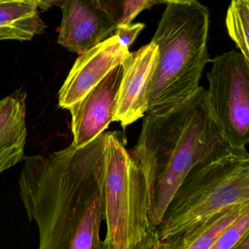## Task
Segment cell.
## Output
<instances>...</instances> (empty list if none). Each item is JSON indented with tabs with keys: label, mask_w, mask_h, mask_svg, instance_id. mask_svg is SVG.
I'll return each instance as SVG.
<instances>
[{
	"label": "cell",
	"mask_w": 249,
	"mask_h": 249,
	"mask_svg": "<svg viewBox=\"0 0 249 249\" xmlns=\"http://www.w3.org/2000/svg\"><path fill=\"white\" fill-rule=\"evenodd\" d=\"M249 207L233 221L213 243L209 249H232L249 232Z\"/></svg>",
	"instance_id": "cell-15"
},
{
	"label": "cell",
	"mask_w": 249,
	"mask_h": 249,
	"mask_svg": "<svg viewBox=\"0 0 249 249\" xmlns=\"http://www.w3.org/2000/svg\"><path fill=\"white\" fill-rule=\"evenodd\" d=\"M249 204L230 208L183 235L161 241V249H209L219 234Z\"/></svg>",
	"instance_id": "cell-13"
},
{
	"label": "cell",
	"mask_w": 249,
	"mask_h": 249,
	"mask_svg": "<svg viewBox=\"0 0 249 249\" xmlns=\"http://www.w3.org/2000/svg\"><path fill=\"white\" fill-rule=\"evenodd\" d=\"M164 1L157 0H125L122 1V16L119 26L130 25L135 17L145 9H149Z\"/></svg>",
	"instance_id": "cell-16"
},
{
	"label": "cell",
	"mask_w": 249,
	"mask_h": 249,
	"mask_svg": "<svg viewBox=\"0 0 249 249\" xmlns=\"http://www.w3.org/2000/svg\"><path fill=\"white\" fill-rule=\"evenodd\" d=\"M122 72V65L113 68L85 97L68 108L72 116L71 145L80 148L89 143L113 122Z\"/></svg>",
	"instance_id": "cell-8"
},
{
	"label": "cell",
	"mask_w": 249,
	"mask_h": 249,
	"mask_svg": "<svg viewBox=\"0 0 249 249\" xmlns=\"http://www.w3.org/2000/svg\"><path fill=\"white\" fill-rule=\"evenodd\" d=\"M62 21L58 43L82 54L114 36L120 24L122 1H62Z\"/></svg>",
	"instance_id": "cell-7"
},
{
	"label": "cell",
	"mask_w": 249,
	"mask_h": 249,
	"mask_svg": "<svg viewBox=\"0 0 249 249\" xmlns=\"http://www.w3.org/2000/svg\"><path fill=\"white\" fill-rule=\"evenodd\" d=\"M231 148L211 113L203 87L169 110L145 115L138 142L131 151L151 161L157 170L155 227L161 224L170 201L191 170Z\"/></svg>",
	"instance_id": "cell-2"
},
{
	"label": "cell",
	"mask_w": 249,
	"mask_h": 249,
	"mask_svg": "<svg viewBox=\"0 0 249 249\" xmlns=\"http://www.w3.org/2000/svg\"><path fill=\"white\" fill-rule=\"evenodd\" d=\"M104 141L103 132L80 148L26 157L19 196L38 230V249L97 248L103 220L97 169Z\"/></svg>",
	"instance_id": "cell-1"
},
{
	"label": "cell",
	"mask_w": 249,
	"mask_h": 249,
	"mask_svg": "<svg viewBox=\"0 0 249 249\" xmlns=\"http://www.w3.org/2000/svg\"><path fill=\"white\" fill-rule=\"evenodd\" d=\"M158 59V49L152 42L129 52L122 62V81L113 122L124 129L144 117L148 110V87Z\"/></svg>",
	"instance_id": "cell-9"
},
{
	"label": "cell",
	"mask_w": 249,
	"mask_h": 249,
	"mask_svg": "<svg viewBox=\"0 0 249 249\" xmlns=\"http://www.w3.org/2000/svg\"><path fill=\"white\" fill-rule=\"evenodd\" d=\"M124 133L106 132L97 180L106 222V240L114 249H133L155 227L157 173L126 148Z\"/></svg>",
	"instance_id": "cell-4"
},
{
	"label": "cell",
	"mask_w": 249,
	"mask_h": 249,
	"mask_svg": "<svg viewBox=\"0 0 249 249\" xmlns=\"http://www.w3.org/2000/svg\"><path fill=\"white\" fill-rule=\"evenodd\" d=\"M164 4L151 40L158 49V59L148 87L146 113L165 111L192 97L211 61L208 8L195 0H168Z\"/></svg>",
	"instance_id": "cell-3"
},
{
	"label": "cell",
	"mask_w": 249,
	"mask_h": 249,
	"mask_svg": "<svg viewBox=\"0 0 249 249\" xmlns=\"http://www.w3.org/2000/svg\"><path fill=\"white\" fill-rule=\"evenodd\" d=\"M226 26L231 40L249 62V1L234 0L230 3Z\"/></svg>",
	"instance_id": "cell-14"
},
{
	"label": "cell",
	"mask_w": 249,
	"mask_h": 249,
	"mask_svg": "<svg viewBox=\"0 0 249 249\" xmlns=\"http://www.w3.org/2000/svg\"><path fill=\"white\" fill-rule=\"evenodd\" d=\"M161 240L158 227H154L133 249H161Z\"/></svg>",
	"instance_id": "cell-18"
},
{
	"label": "cell",
	"mask_w": 249,
	"mask_h": 249,
	"mask_svg": "<svg viewBox=\"0 0 249 249\" xmlns=\"http://www.w3.org/2000/svg\"><path fill=\"white\" fill-rule=\"evenodd\" d=\"M249 204V155L234 148L195 166L158 227L161 241L183 235L218 214Z\"/></svg>",
	"instance_id": "cell-5"
},
{
	"label": "cell",
	"mask_w": 249,
	"mask_h": 249,
	"mask_svg": "<svg viewBox=\"0 0 249 249\" xmlns=\"http://www.w3.org/2000/svg\"><path fill=\"white\" fill-rule=\"evenodd\" d=\"M96 249H114V248L112 246V245L107 240L105 239L104 240H100Z\"/></svg>",
	"instance_id": "cell-20"
},
{
	"label": "cell",
	"mask_w": 249,
	"mask_h": 249,
	"mask_svg": "<svg viewBox=\"0 0 249 249\" xmlns=\"http://www.w3.org/2000/svg\"><path fill=\"white\" fill-rule=\"evenodd\" d=\"M207 97L211 113L228 145L246 148L249 141V62L237 51L211 61Z\"/></svg>",
	"instance_id": "cell-6"
},
{
	"label": "cell",
	"mask_w": 249,
	"mask_h": 249,
	"mask_svg": "<svg viewBox=\"0 0 249 249\" xmlns=\"http://www.w3.org/2000/svg\"><path fill=\"white\" fill-rule=\"evenodd\" d=\"M237 249V248H234V249Z\"/></svg>",
	"instance_id": "cell-21"
},
{
	"label": "cell",
	"mask_w": 249,
	"mask_h": 249,
	"mask_svg": "<svg viewBox=\"0 0 249 249\" xmlns=\"http://www.w3.org/2000/svg\"><path fill=\"white\" fill-rule=\"evenodd\" d=\"M46 28L37 0L0 1V40H31Z\"/></svg>",
	"instance_id": "cell-12"
},
{
	"label": "cell",
	"mask_w": 249,
	"mask_h": 249,
	"mask_svg": "<svg viewBox=\"0 0 249 249\" xmlns=\"http://www.w3.org/2000/svg\"><path fill=\"white\" fill-rule=\"evenodd\" d=\"M145 27V24L137 23L129 26H119L115 32L114 36L119 39V43L123 47L129 49L141 31Z\"/></svg>",
	"instance_id": "cell-17"
},
{
	"label": "cell",
	"mask_w": 249,
	"mask_h": 249,
	"mask_svg": "<svg viewBox=\"0 0 249 249\" xmlns=\"http://www.w3.org/2000/svg\"><path fill=\"white\" fill-rule=\"evenodd\" d=\"M62 1H37V6L41 9L46 11L53 5L59 6Z\"/></svg>",
	"instance_id": "cell-19"
},
{
	"label": "cell",
	"mask_w": 249,
	"mask_h": 249,
	"mask_svg": "<svg viewBox=\"0 0 249 249\" xmlns=\"http://www.w3.org/2000/svg\"><path fill=\"white\" fill-rule=\"evenodd\" d=\"M26 98L18 90L0 101V174L25 160Z\"/></svg>",
	"instance_id": "cell-11"
},
{
	"label": "cell",
	"mask_w": 249,
	"mask_h": 249,
	"mask_svg": "<svg viewBox=\"0 0 249 249\" xmlns=\"http://www.w3.org/2000/svg\"><path fill=\"white\" fill-rule=\"evenodd\" d=\"M129 53L113 36L79 55L59 91V106L68 109L78 103Z\"/></svg>",
	"instance_id": "cell-10"
}]
</instances>
